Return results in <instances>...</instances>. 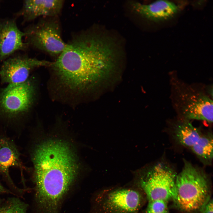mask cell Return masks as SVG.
<instances>
[{"mask_svg":"<svg viewBox=\"0 0 213 213\" xmlns=\"http://www.w3.org/2000/svg\"><path fill=\"white\" fill-rule=\"evenodd\" d=\"M112 47L99 36L83 31L66 43L50 67L62 86L71 91L83 92L95 86L102 74L114 67Z\"/></svg>","mask_w":213,"mask_h":213,"instance_id":"1","label":"cell"},{"mask_svg":"<svg viewBox=\"0 0 213 213\" xmlns=\"http://www.w3.org/2000/svg\"><path fill=\"white\" fill-rule=\"evenodd\" d=\"M75 159L68 146L62 141H49L36 147L32 159L38 204L50 208L58 206L77 175Z\"/></svg>","mask_w":213,"mask_h":213,"instance_id":"2","label":"cell"},{"mask_svg":"<svg viewBox=\"0 0 213 213\" xmlns=\"http://www.w3.org/2000/svg\"><path fill=\"white\" fill-rule=\"evenodd\" d=\"M170 99L178 118L213 122L212 97L206 87L186 83L170 73Z\"/></svg>","mask_w":213,"mask_h":213,"instance_id":"3","label":"cell"},{"mask_svg":"<svg viewBox=\"0 0 213 213\" xmlns=\"http://www.w3.org/2000/svg\"><path fill=\"white\" fill-rule=\"evenodd\" d=\"M175 201L186 212L200 210L210 199L208 180L204 172L184 160L180 172L176 176Z\"/></svg>","mask_w":213,"mask_h":213,"instance_id":"4","label":"cell"},{"mask_svg":"<svg viewBox=\"0 0 213 213\" xmlns=\"http://www.w3.org/2000/svg\"><path fill=\"white\" fill-rule=\"evenodd\" d=\"M143 194L139 187L102 188L96 198L95 213H140L145 202Z\"/></svg>","mask_w":213,"mask_h":213,"instance_id":"5","label":"cell"},{"mask_svg":"<svg viewBox=\"0 0 213 213\" xmlns=\"http://www.w3.org/2000/svg\"><path fill=\"white\" fill-rule=\"evenodd\" d=\"M24 29L26 42L29 45L57 57L65 48L57 17H44Z\"/></svg>","mask_w":213,"mask_h":213,"instance_id":"6","label":"cell"},{"mask_svg":"<svg viewBox=\"0 0 213 213\" xmlns=\"http://www.w3.org/2000/svg\"><path fill=\"white\" fill-rule=\"evenodd\" d=\"M176 176L169 167L159 163L149 172L146 178L141 180L139 187L149 201L158 199L175 201Z\"/></svg>","mask_w":213,"mask_h":213,"instance_id":"7","label":"cell"},{"mask_svg":"<svg viewBox=\"0 0 213 213\" xmlns=\"http://www.w3.org/2000/svg\"><path fill=\"white\" fill-rule=\"evenodd\" d=\"M34 94V85L28 80L9 84L0 94V113L12 117L26 112L33 103Z\"/></svg>","mask_w":213,"mask_h":213,"instance_id":"8","label":"cell"},{"mask_svg":"<svg viewBox=\"0 0 213 213\" xmlns=\"http://www.w3.org/2000/svg\"><path fill=\"white\" fill-rule=\"evenodd\" d=\"M51 62L19 54L9 57L4 61L0 69L2 81L9 84L20 83L27 80L33 69L49 66Z\"/></svg>","mask_w":213,"mask_h":213,"instance_id":"9","label":"cell"},{"mask_svg":"<svg viewBox=\"0 0 213 213\" xmlns=\"http://www.w3.org/2000/svg\"><path fill=\"white\" fill-rule=\"evenodd\" d=\"M23 31L18 28L15 18H6L0 20V62L19 51L27 50L29 45L24 42Z\"/></svg>","mask_w":213,"mask_h":213,"instance_id":"10","label":"cell"},{"mask_svg":"<svg viewBox=\"0 0 213 213\" xmlns=\"http://www.w3.org/2000/svg\"><path fill=\"white\" fill-rule=\"evenodd\" d=\"M62 0H27L23 1L21 9L15 14L27 22L40 17H57L62 8Z\"/></svg>","mask_w":213,"mask_h":213,"instance_id":"11","label":"cell"},{"mask_svg":"<svg viewBox=\"0 0 213 213\" xmlns=\"http://www.w3.org/2000/svg\"><path fill=\"white\" fill-rule=\"evenodd\" d=\"M19 152L14 143L7 138L0 139V171L6 180L9 190L17 197H22L24 190L17 187L9 174L11 167L20 165Z\"/></svg>","mask_w":213,"mask_h":213,"instance_id":"12","label":"cell"},{"mask_svg":"<svg viewBox=\"0 0 213 213\" xmlns=\"http://www.w3.org/2000/svg\"><path fill=\"white\" fill-rule=\"evenodd\" d=\"M132 9L135 13L150 20L160 22L168 20L179 11L178 6L166 0H158L147 4L138 2L130 3Z\"/></svg>","mask_w":213,"mask_h":213,"instance_id":"13","label":"cell"},{"mask_svg":"<svg viewBox=\"0 0 213 213\" xmlns=\"http://www.w3.org/2000/svg\"><path fill=\"white\" fill-rule=\"evenodd\" d=\"M172 130L175 141L190 149L202 134L199 128L193 126L190 121L178 117L173 123Z\"/></svg>","mask_w":213,"mask_h":213,"instance_id":"14","label":"cell"},{"mask_svg":"<svg viewBox=\"0 0 213 213\" xmlns=\"http://www.w3.org/2000/svg\"><path fill=\"white\" fill-rule=\"evenodd\" d=\"M192 151L205 165L212 163L213 157V137L212 133L203 134L190 148Z\"/></svg>","mask_w":213,"mask_h":213,"instance_id":"15","label":"cell"},{"mask_svg":"<svg viewBox=\"0 0 213 213\" xmlns=\"http://www.w3.org/2000/svg\"><path fill=\"white\" fill-rule=\"evenodd\" d=\"M28 206L18 197L9 198L0 204V213H27Z\"/></svg>","mask_w":213,"mask_h":213,"instance_id":"16","label":"cell"},{"mask_svg":"<svg viewBox=\"0 0 213 213\" xmlns=\"http://www.w3.org/2000/svg\"><path fill=\"white\" fill-rule=\"evenodd\" d=\"M167 201L158 199L149 201L146 213H168Z\"/></svg>","mask_w":213,"mask_h":213,"instance_id":"17","label":"cell"},{"mask_svg":"<svg viewBox=\"0 0 213 213\" xmlns=\"http://www.w3.org/2000/svg\"><path fill=\"white\" fill-rule=\"evenodd\" d=\"M213 200L210 199L200 209L201 213H213Z\"/></svg>","mask_w":213,"mask_h":213,"instance_id":"18","label":"cell"},{"mask_svg":"<svg viewBox=\"0 0 213 213\" xmlns=\"http://www.w3.org/2000/svg\"><path fill=\"white\" fill-rule=\"evenodd\" d=\"M8 193L13 194L9 190L6 188L2 185L0 181V195Z\"/></svg>","mask_w":213,"mask_h":213,"instance_id":"19","label":"cell"},{"mask_svg":"<svg viewBox=\"0 0 213 213\" xmlns=\"http://www.w3.org/2000/svg\"><path fill=\"white\" fill-rule=\"evenodd\" d=\"M3 201V200L2 199H0V204H1V203Z\"/></svg>","mask_w":213,"mask_h":213,"instance_id":"20","label":"cell"}]
</instances>
